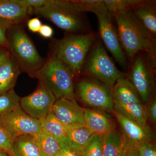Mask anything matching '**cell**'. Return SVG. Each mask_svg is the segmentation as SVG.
<instances>
[{"instance_id": "obj_1", "label": "cell", "mask_w": 156, "mask_h": 156, "mask_svg": "<svg viewBox=\"0 0 156 156\" xmlns=\"http://www.w3.org/2000/svg\"><path fill=\"white\" fill-rule=\"evenodd\" d=\"M114 17L120 44L131 62L138 53L144 52L152 65L156 67L155 38L148 33L131 11L112 14Z\"/></svg>"}, {"instance_id": "obj_2", "label": "cell", "mask_w": 156, "mask_h": 156, "mask_svg": "<svg viewBox=\"0 0 156 156\" xmlns=\"http://www.w3.org/2000/svg\"><path fill=\"white\" fill-rule=\"evenodd\" d=\"M41 8L28 9L34 14L49 20L56 26L71 33L90 32L89 23L72 1L41 0Z\"/></svg>"}, {"instance_id": "obj_3", "label": "cell", "mask_w": 156, "mask_h": 156, "mask_svg": "<svg viewBox=\"0 0 156 156\" xmlns=\"http://www.w3.org/2000/svg\"><path fill=\"white\" fill-rule=\"evenodd\" d=\"M6 36L9 53L17 62L21 72L34 77L45 62L39 55L33 43L24 30L17 24L9 28Z\"/></svg>"}, {"instance_id": "obj_4", "label": "cell", "mask_w": 156, "mask_h": 156, "mask_svg": "<svg viewBox=\"0 0 156 156\" xmlns=\"http://www.w3.org/2000/svg\"><path fill=\"white\" fill-rule=\"evenodd\" d=\"M95 40L93 32L65 37L56 43L52 56L62 62L73 75L80 74Z\"/></svg>"}, {"instance_id": "obj_5", "label": "cell", "mask_w": 156, "mask_h": 156, "mask_svg": "<svg viewBox=\"0 0 156 156\" xmlns=\"http://www.w3.org/2000/svg\"><path fill=\"white\" fill-rule=\"evenodd\" d=\"M73 75L62 62L52 56L45 62L34 77L44 83L53 92L56 100L60 98L75 99Z\"/></svg>"}, {"instance_id": "obj_6", "label": "cell", "mask_w": 156, "mask_h": 156, "mask_svg": "<svg viewBox=\"0 0 156 156\" xmlns=\"http://www.w3.org/2000/svg\"><path fill=\"white\" fill-rule=\"evenodd\" d=\"M81 73L111 88L119 78L125 76L117 68L103 45L98 43L94 44L87 56Z\"/></svg>"}, {"instance_id": "obj_7", "label": "cell", "mask_w": 156, "mask_h": 156, "mask_svg": "<svg viewBox=\"0 0 156 156\" xmlns=\"http://www.w3.org/2000/svg\"><path fill=\"white\" fill-rule=\"evenodd\" d=\"M90 12L95 14L97 17L100 36L107 49L121 66L126 68V55L120 44L116 27L113 23L112 15L108 10L103 1Z\"/></svg>"}, {"instance_id": "obj_8", "label": "cell", "mask_w": 156, "mask_h": 156, "mask_svg": "<svg viewBox=\"0 0 156 156\" xmlns=\"http://www.w3.org/2000/svg\"><path fill=\"white\" fill-rule=\"evenodd\" d=\"M131 63L127 78L136 89L141 102L146 104L154 93L155 68L142 53H138Z\"/></svg>"}, {"instance_id": "obj_9", "label": "cell", "mask_w": 156, "mask_h": 156, "mask_svg": "<svg viewBox=\"0 0 156 156\" xmlns=\"http://www.w3.org/2000/svg\"><path fill=\"white\" fill-rule=\"evenodd\" d=\"M81 101L86 105L102 111H113L114 102L111 87L91 78L82 80L76 86Z\"/></svg>"}, {"instance_id": "obj_10", "label": "cell", "mask_w": 156, "mask_h": 156, "mask_svg": "<svg viewBox=\"0 0 156 156\" xmlns=\"http://www.w3.org/2000/svg\"><path fill=\"white\" fill-rule=\"evenodd\" d=\"M0 128L14 139L24 135L35 136L42 131L40 121L27 114L20 106L0 117Z\"/></svg>"}, {"instance_id": "obj_11", "label": "cell", "mask_w": 156, "mask_h": 156, "mask_svg": "<svg viewBox=\"0 0 156 156\" xmlns=\"http://www.w3.org/2000/svg\"><path fill=\"white\" fill-rule=\"evenodd\" d=\"M56 100L52 91L39 81L38 86L33 93L20 98V106L31 117L40 121L52 111Z\"/></svg>"}, {"instance_id": "obj_12", "label": "cell", "mask_w": 156, "mask_h": 156, "mask_svg": "<svg viewBox=\"0 0 156 156\" xmlns=\"http://www.w3.org/2000/svg\"><path fill=\"white\" fill-rule=\"evenodd\" d=\"M112 111L121 127L124 147L137 150L144 143L153 142L154 134L148 125L129 119L114 110Z\"/></svg>"}, {"instance_id": "obj_13", "label": "cell", "mask_w": 156, "mask_h": 156, "mask_svg": "<svg viewBox=\"0 0 156 156\" xmlns=\"http://www.w3.org/2000/svg\"><path fill=\"white\" fill-rule=\"evenodd\" d=\"M52 112L66 128L85 126L84 109L79 105L75 99H57Z\"/></svg>"}, {"instance_id": "obj_14", "label": "cell", "mask_w": 156, "mask_h": 156, "mask_svg": "<svg viewBox=\"0 0 156 156\" xmlns=\"http://www.w3.org/2000/svg\"><path fill=\"white\" fill-rule=\"evenodd\" d=\"M136 20L151 35L156 37V1H142L131 10Z\"/></svg>"}, {"instance_id": "obj_15", "label": "cell", "mask_w": 156, "mask_h": 156, "mask_svg": "<svg viewBox=\"0 0 156 156\" xmlns=\"http://www.w3.org/2000/svg\"><path fill=\"white\" fill-rule=\"evenodd\" d=\"M85 126L94 134L104 136L114 128L112 120L101 110L84 109Z\"/></svg>"}, {"instance_id": "obj_16", "label": "cell", "mask_w": 156, "mask_h": 156, "mask_svg": "<svg viewBox=\"0 0 156 156\" xmlns=\"http://www.w3.org/2000/svg\"><path fill=\"white\" fill-rule=\"evenodd\" d=\"M111 90L113 101L123 104L142 103L134 86L125 76L119 78Z\"/></svg>"}, {"instance_id": "obj_17", "label": "cell", "mask_w": 156, "mask_h": 156, "mask_svg": "<svg viewBox=\"0 0 156 156\" xmlns=\"http://www.w3.org/2000/svg\"><path fill=\"white\" fill-rule=\"evenodd\" d=\"M20 73L17 62L9 54L0 66V95L13 89Z\"/></svg>"}, {"instance_id": "obj_18", "label": "cell", "mask_w": 156, "mask_h": 156, "mask_svg": "<svg viewBox=\"0 0 156 156\" xmlns=\"http://www.w3.org/2000/svg\"><path fill=\"white\" fill-rule=\"evenodd\" d=\"M28 9L20 0H0V18L18 24L28 15Z\"/></svg>"}, {"instance_id": "obj_19", "label": "cell", "mask_w": 156, "mask_h": 156, "mask_svg": "<svg viewBox=\"0 0 156 156\" xmlns=\"http://www.w3.org/2000/svg\"><path fill=\"white\" fill-rule=\"evenodd\" d=\"M114 102V109L129 119L147 125V115L146 105L142 103L123 104Z\"/></svg>"}, {"instance_id": "obj_20", "label": "cell", "mask_w": 156, "mask_h": 156, "mask_svg": "<svg viewBox=\"0 0 156 156\" xmlns=\"http://www.w3.org/2000/svg\"><path fill=\"white\" fill-rule=\"evenodd\" d=\"M13 156H42L34 136L24 135L14 138Z\"/></svg>"}, {"instance_id": "obj_21", "label": "cell", "mask_w": 156, "mask_h": 156, "mask_svg": "<svg viewBox=\"0 0 156 156\" xmlns=\"http://www.w3.org/2000/svg\"><path fill=\"white\" fill-rule=\"evenodd\" d=\"M124 150L122 135L115 128L103 136V156H123Z\"/></svg>"}, {"instance_id": "obj_22", "label": "cell", "mask_w": 156, "mask_h": 156, "mask_svg": "<svg viewBox=\"0 0 156 156\" xmlns=\"http://www.w3.org/2000/svg\"><path fill=\"white\" fill-rule=\"evenodd\" d=\"M42 131L55 137L58 142L66 136V128L51 112L44 119L40 121Z\"/></svg>"}, {"instance_id": "obj_23", "label": "cell", "mask_w": 156, "mask_h": 156, "mask_svg": "<svg viewBox=\"0 0 156 156\" xmlns=\"http://www.w3.org/2000/svg\"><path fill=\"white\" fill-rule=\"evenodd\" d=\"M34 137L42 156H53L61 151L58 140L48 133L42 131Z\"/></svg>"}, {"instance_id": "obj_24", "label": "cell", "mask_w": 156, "mask_h": 156, "mask_svg": "<svg viewBox=\"0 0 156 156\" xmlns=\"http://www.w3.org/2000/svg\"><path fill=\"white\" fill-rule=\"evenodd\" d=\"M66 136L76 144L83 147L87 145L94 134L85 126L66 128Z\"/></svg>"}, {"instance_id": "obj_25", "label": "cell", "mask_w": 156, "mask_h": 156, "mask_svg": "<svg viewBox=\"0 0 156 156\" xmlns=\"http://www.w3.org/2000/svg\"><path fill=\"white\" fill-rule=\"evenodd\" d=\"M20 101L14 89L0 95V117L19 107Z\"/></svg>"}, {"instance_id": "obj_26", "label": "cell", "mask_w": 156, "mask_h": 156, "mask_svg": "<svg viewBox=\"0 0 156 156\" xmlns=\"http://www.w3.org/2000/svg\"><path fill=\"white\" fill-rule=\"evenodd\" d=\"M140 0H104L105 5L112 14L131 11Z\"/></svg>"}, {"instance_id": "obj_27", "label": "cell", "mask_w": 156, "mask_h": 156, "mask_svg": "<svg viewBox=\"0 0 156 156\" xmlns=\"http://www.w3.org/2000/svg\"><path fill=\"white\" fill-rule=\"evenodd\" d=\"M103 136L94 134L87 145L83 147V156H103Z\"/></svg>"}, {"instance_id": "obj_28", "label": "cell", "mask_w": 156, "mask_h": 156, "mask_svg": "<svg viewBox=\"0 0 156 156\" xmlns=\"http://www.w3.org/2000/svg\"><path fill=\"white\" fill-rule=\"evenodd\" d=\"M59 143L63 156H83V147L72 142L67 136L62 138Z\"/></svg>"}, {"instance_id": "obj_29", "label": "cell", "mask_w": 156, "mask_h": 156, "mask_svg": "<svg viewBox=\"0 0 156 156\" xmlns=\"http://www.w3.org/2000/svg\"><path fill=\"white\" fill-rule=\"evenodd\" d=\"M14 138L5 130L0 128V150L13 156L12 148Z\"/></svg>"}, {"instance_id": "obj_30", "label": "cell", "mask_w": 156, "mask_h": 156, "mask_svg": "<svg viewBox=\"0 0 156 156\" xmlns=\"http://www.w3.org/2000/svg\"><path fill=\"white\" fill-rule=\"evenodd\" d=\"M15 23L12 21L0 18V47H4L8 49V41H7V31Z\"/></svg>"}, {"instance_id": "obj_31", "label": "cell", "mask_w": 156, "mask_h": 156, "mask_svg": "<svg viewBox=\"0 0 156 156\" xmlns=\"http://www.w3.org/2000/svg\"><path fill=\"white\" fill-rule=\"evenodd\" d=\"M79 10L85 13L90 12L92 9L102 2V0H74L72 1Z\"/></svg>"}, {"instance_id": "obj_32", "label": "cell", "mask_w": 156, "mask_h": 156, "mask_svg": "<svg viewBox=\"0 0 156 156\" xmlns=\"http://www.w3.org/2000/svg\"><path fill=\"white\" fill-rule=\"evenodd\" d=\"M138 156H156V148L154 142L143 144L137 149Z\"/></svg>"}, {"instance_id": "obj_33", "label": "cell", "mask_w": 156, "mask_h": 156, "mask_svg": "<svg viewBox=\"0 0 156 156\" xmlns=\"http://www.w3.org/2000/svg\"><path fill=\"white\" fill-rule=\"evenodd\" d=\"M146 106L147 110V119L154 124L156 122V99L154 93L151 96Z\"/></svg>"}, {"instance_id": "obj_34", "label": "cell", "mask_w": 156, "mask_h": 156, "mask_svg": "<svg viewBox=\"0 0 156 156\" xmlns=\"http://www.w3.org/2000/svg\"><path fill=\"white\" fill-rule=\"evenodd\" d=\"M27 25L30 30L33 33H37L38 32L42 24L39 18L35 17L28 20Z\"/></svg>"}, {"instance_id": "obj_35", "label": "cell", "mask_w": 156, "mask_h": 156, "mask_svg": "<svg viewBox=\"0 0 156 156\" xmlns=\"http://www.w3.org/2000/svg\"><path fill=\"white\" fill-rule=\"evenodd\" d=\"M38 32L41 36L46 38H49L53 35V30L50 26L44 24L42 25Z\"/></svg>"}, {"instance_id": "obj_36", "label": "cell", "mask_w": 156, "mask_h": 156, "mask_svg": "<svg viewBox=\"0 0 156 156\" xmlns=\"http://www.w3.org/2000/svg\"><path fill=\"white\" fill-rule=\"evenodd\" d=\"M10 53L7 48L0 47V66L9 56Z\"/></svg>"}, {"instance_id": "obj_37", "label": "cell", "mask_w": 156, "mask_h": 156, "mask_svg": "<svg viewBox=\"0 0 156 156\" xmlns=\"http://www.w3.org/2000/svg\"><path fill=\"white\" fill-rule=\"evenodd\" d=\"M123 156H138L137 150L124 147Z\"/></svg>"}, {"instance_id": "obj_38", "label": "cell", "mask_w": 156, "mask_h": 156, "mask_svg": "<svg viewBox=\"0 0 156 156\" xmlns=\"http://www.w3.org/2000/svg\"><path fill=\"white\" fill-rule=\"evenodd\" d=\"M0 156H10L4 151L0 150Z\"/></svg>"}, {"instance_id": "obj_39", "label": "cell", "mask_w": 156, "mask_h": 156, "mask_svg": "<svg viewBox=\"0 0 156 156\" xmlns=\"http://www.w3.org/2000/svg\"><path fill=\"white\" fill-rule=\"evenodd\" d=\"M53 156H64L62 154V153L61 151L58 152L56 154H55V155H54Z\"/></svg>"}]
</instances>
